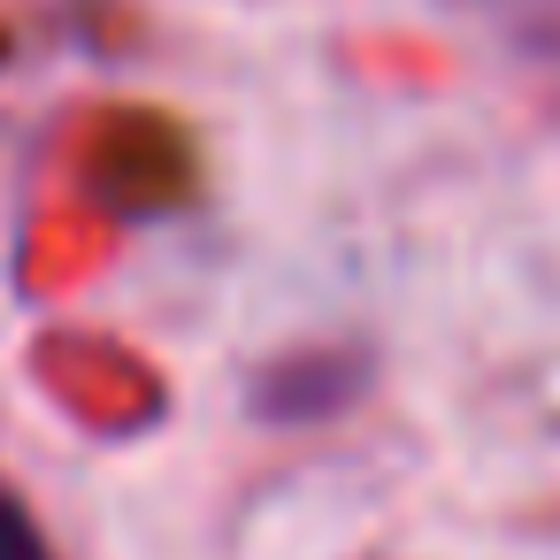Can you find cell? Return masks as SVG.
I'll use <instances>...</instances> for the list:
<instances>
[{
	"label": "cell",
	"mask_w": 560,
	"mask_h": 560,
	"mask_svg": "<svg viewBox=\"0 0 560 560\" xmlns=\"http://www.w3.org/2000/svg\"><path fill=\"white\" fill-rule=\"evenodd\" d=\"M361 384H369L361 353H300L254 384V407L269 422H315V415H338L346 399H361Z\"/></svg>",
	"instance_id": "obj_1"
},
{
	"label": "cell",
	"mask_w": 560,
	"mask_h": 560,
	"mask_svg": "<svg viewBox=\"0 0 560 560\" xmlns=\"http://www.w3.org/2000/svg\"><path fill=\"white\" fill-rule=\"evenodd\" d=\"M0 560H55V545H47V529L0 491Z\"/></svg>",
	"instance_id": "obj_2"
}]
</instances>
